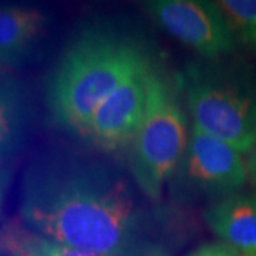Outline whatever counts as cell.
<instances>
[{
  "label": "cell",
  "instance_id": "6da1fadb",
  "mask_svg": "<svg viewBox=\"0 0 256 256\" xmlns=\"http://www.w3.org/2000/svg\"><path fill=\"white\" fill-rule=\"evenodd\" d=\"M140 194L110 160L53 146L28 165L18 215L33 234L63 246L110 256H166L161 214Z\"/></svg>",
  "mask_w": 256,
  "mask_h": 256
},
{
  "label": "cell",
  "instance_id": "7a4b0ae2",
  "mask_svg": "<svg viewBox=\"0 0 256 256\" xmlns=\"http://www.w3.org/2000/svg\"><path fill=\"white\" fill-rule=\"evenodd\" d=\"M152 66L148 43L116 18H96L78 28L44 82L53 126L84 137L97 107L128 77Z\"/></svg>",
  "mask_w": 256,
  "mask_h": 256
},
{
  "label": "cell",
  "instance_id": "3957f363",
  "mask_svg": "<svg viewBox=\"0 0 256 256\" xmlns=\"http://www.w3.org/2000/svg\"><path fill=\"white\" fill-rule=\"evenodd\" d=\"M194 124L240 154L256 142V73L220 60L192 62L178 76Z\"/></svg>",
  "mask_w": 256,
  "mask_h": 256
},
{
  "label": "cell",
  "instance_id": "277c9868",
  "mask_svg": "<svg viewBox=\"0 0 256 256\" xmlns=\"http://www.w3.org/2000/svg\"><path fill=\"white\" fill-rule=\"evenodd\" d=\"M178 92L154 67L148 78L146 106L131 141L130 174L148 201L160 202L182 160L190 132Z\"/></svg>",
  "mask_w": 256,
  "mask_h": 256
},
{
  "label": "cell",
  "instance_id": "5b68a950",
  "mask_svg": "<svg viewBox=\"0 0 256 256\" xmlns=\"http://www.w3.org/2000/svg\"><path fill=\"white\" fill-rule=\"evenodd\" d=\"M248 175L238 150L192 124L182 160L168 188L171 198L180 204L222 200L236 194Z\"/></svg>",
  "mask_w": 256,
  "mask_h": 256
},
{
  "label": "cell",
  "instance_id": "8992f818",
  "mask_svg": "<svg viewBox=\"0 0 256 256\" xmlns=\"http://www.w3.org/2000/svg\"><path fill=\"white\" fill-rule=\"evenodd\" d=\"M144 9L175 40L192 48L204 60L232 54L238 37L218 3L205 0H152Z\"/></svg>",
  "mask_w": 256,
  "mask_h": 256
},
{
  "label": "cell",
  "instance_id": "52a82bcc",
  "mask_svg": "<svg viewBox=\"0 0 256 256\" xmlns=\"http://www.w3.org/2000/svg\"><path fill=\"white\" fill-rule=\"evenodd\" d=\"M154 64L140 70L97 107L86 136L101 151H116L131 144L146 106L148 78Z\"/></svg>",
  "mask_w": 256,
  "mask_h": 256
},
{
  "label": "cell",
  "instance_id": "ba28073f",
  "mask_svg": "<svg viewBox=\"0 0 256 256\" xmlns=\"http://www.w3.org/2000/svg\"><path fill=\"white\" fill-rule=\"evenodd\" d=\"M48 26L50 18L44 10L0 4V64L20 66L34 57Z\"/></svg>",
  "mask_w": 256,
  "mask_h": 256
},
{
  "label": "cell",
  "instance_id": "9c48e42d",
  "mask_svg": "<svg viewBox=\"0 0 256 256\" xmlns=\"http://www.w3.org/2000/svg\"><path fill=\"white\" fill-rule=\"evenodd\" d=\"M208 228L239 254L256 256V198L234 194L215 201L204 214Z\"/></svg>",
  "mask_w": 256,
  "mask_h": 256
},
{
  "label": "cell",
  "instance_id": "30bf717a",
  "mask_svg": "<svg viewBox=\"0 0 256 256\" xmlns=\"http://www.w3.org/2000/svg\"><path fill=\"white\" fill-rule=\"evenodd\" d=\"M34 118L26 86L16 78L0 80V164L10 161L23 150Z\"/></svg>",
  "mask_w": 256,
  "mask_h": 256
},
{
  "label": "cell",
  "instance_id": "8fae6325",
  "mask_svg": "<svg viewBox=\"0 0 256 256\" xmlns=\"http://www.w3.org/2000/svg\"><path fill=\"white\" fill-rule=\"evenodd\" d=\"M226 14L238 40L256 50V0L218 2Z\"/></svg>",
  "mask_w": 256,
  "mask_h": 256
},
{
  "label": "cell",
  "instance_id": "7c38bea8",
  "mask_svg": "<svg viewBox=\"0 0 256 256\" xmlns=\"http://www.w3.org/2000/svg\"><path fill=\"white\" fill-rule=\"evenodd\" d=\"M2 246L4 248L10 256H44L36 246L34 234L30 230L10 226L4 234H2Z\"/></svg>",
  "mask_w": 256,
  "mask_h": 256
},
{
  "label": "cell",
  "instance_id": "4fadbf2b",
  "mask_svg": "<svg viewBox=\"0 0 256 256\" xmlns=\"http://www.w3.org/2000/svg\"><path fill=\"white\" fill-rule=\"evenodd\" d=\"M34 242H36V246L42 250V254L44 256H110L84 252V250H78V249H73V248L63 246V245H58L53 240L42 238L36 234H34Z\"/></svg>",
  "mask_w": 256,
  "mask_h": 256
},
{
  "label": "cell",
  "instance_id": "5bb4252c",
  "mask_svg": "<svg viewBox=\"0 0 256 256\" xmlns=\"http://www.w3.org/2000/svg\"><path fill=\"white\" fill-rule=\"evenodd\" d=\"M186 256H239V252L226 244H208L195 249Z\"/></svg>",
  "mask_w": 256,
  "mask_h": 256
},
{
  "label": "cell",
  "instance_id": "9a60e30c",
  "mask_svg": "<svg viewBox=\"0 0 256 256\" xmlns=\"http://www.w3.org/2000/svg\"><path fill=\"white\" fill-rule=\"evenodd\" d=\"M10 178H12V174H10L9 170L4 165L0 164V210H2V206H3L8 188H9Z\"/></svg>",
  "mask_w": 256,
  "mask_h": 256
},
{
  "label": "cell",
  "instance_id": "2e32d148",
  "mask_svg": "<svg viewBox=\"0 0 256 256\" xmlns=\"http://www.w3.org/2000/svg\"><path fill=\"white\" fill-rule=\"evenodd\" d=\"M248 174L252 176V180L256 182V142L250 148V151L248 152V161H246Z\"/></svg>",
  "mask_w": 256,
  "mask_h": 256
},
{
  "label": "cell",
  "instance_id": "e0dca14e",
  "mask_svg": "<svg viewBox=\"0 0 256 256\" xmlns=\"http://www.w3.org/2000/svg\"><path fill=\"white\" fill-rule=\"evenodd\" d=\"M0 246H2V234H0Z\"/></svg>",
  "mask_w": 256,
  "mask_h": 256
}]
</instances>
